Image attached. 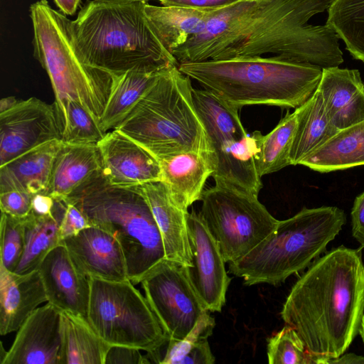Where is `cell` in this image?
<instances>
[{"mask_svg":"<svg viewBox=\"0 0 364 364\" xmlns=\"http://www.w3.org/2000/svg\"><path fill=\"white\" fill-rule=\"evenodd\" d=\"M364 314L361 249L343 245L316 259L292 287L281 311L318 364L343 354Z\"/></svg>","mask_w":364,"mask_h":364,"instance_id":"cell-1","label":"cell"},{"mask_svg":"<svg viewBox=\"0 0 364 364\" xmlns=\"http://www.w3.org/2000/svg\"><path fill=\"white\" fill-rule=\"evenodd\" d=\"M332 0H241L220 14L211 60L263 56L309 63L322 69L343 62L339 38L327 24H308Z\"/></svg>","mask_w":364,"mask_h":364,"instance_id":"cell-2","label":"cell"},{"mask_svg":"<svg viewBox=\"0 0 364 364\" xmlns=\"http://www.w3.org/2000/svg\"><path fill=\"white\" fill-rule=\"evenodd\" d=\"M146 1H88L73 21L79 50L90 65L113 76L178 66L149 23Z\"/></svg>","mask_w":364,"mask_h":364,"instance_id":"cell-3","label":"cell"},{"mask_svg":"<svg viewBox=\"0 0 364 364\" xmlns=\"http://www.w3.org/2000/svg\"><path fill=\"white\" fill-rule=\"evenodd\" d=\"M179 70L229 105L296 109L318 90L323 69L278 56H252L178 64Z\"/></svg>","mask_w":364,"mask_h":364,"instance_id":"cell-4","label":"cell"},{"mask_svg":"<svg viewBox=\"0 0 364 364\" xmlns=\"http://www.w3.org/2000/svg\"><path fill=\"white\" fill-rule=\"evenodd\" d=\"M191 78L178 66L164 70L114 129L159 160L183 152H210L194 105Z\"/></svg>","mask_w":364,"mask_h":364,"instance_id":"cell-5","label":"cell"},{"mask_svg":"<svg viewBox=\"0 0 364 364\" xmlns=\"http://www.w3.org/2000/svg\"><path fill=\"white\" fill-rule=\"evenodd\" d=\"M63 201L74 204L90 225L108 232L119 241L129 279L134 284L140 283L152 267L166 258L160 230L138 186H113L101 173Z\"/></svg>","mask_w":364,"mask_h":364,"instance_id":"cell-6","label":"cell"},{"mask_svg":"<svg viewBox=\"0 0 364 364\" xmlns=\"http://www.w3.org/2000/svg\"><path fill=\"white\" fill-rule=\"evenodd\" d=\"M33 56L46 71L55 94L57 114L66 102L80 103L100 123L114 77L87 64L77 46L73 21L38 0L29 8Z\"/></svg>","mask_w":364,"mask_h":364,"instance_id":"cell-7","label":"cell"},{"mask_svg":"<svg viewBox=\"0 0 364 364\" xmlns=\"http://www.w3.org/2000/svg\"><path fill=\"white\" fill-rule=\"evenodd\" d=\"M346 222L344 211L336 206L303 208L294 216L279 220L258 245L230 262L228 271L242 278L247 286L279 285L325 253Z\"/></svg>","mask_w":364,"mask_h":364,"instance_id":"cell-8","label":"cell"},{"mask_svg":"<svg viewBox=\"0 0 364 364\" xmlns=\"http://www.w3.org/2000/svg\"><path fill=\"white\" fill-rule=\"evenodd\" d=\"M87 321L109 346L146 352L149 363L168 337L147 299L129 280L112 282L90 277Z\"/></svg>","mask_w":364,"mask_h":364,"instance_id":"cell-9","label":"cell"},{"mask_svg":"<svg viewBox=\"0 0 364 364\" xmlns=\"http://www.w3.org/2000/svg\"><path fill=\"white\" fill-rule=\"evenodd\" d=\"M200 200L198 213L228 263L246 255L279 223L258 196L233 187L215 184L204 190Z\"/></svg>","mask_w":364,"mask_h":364,"instance_id":"cell-10","label":"cell"},{"mask_svg":"<svg viewBox=\"0 0 364 364\" xmlns=\"http://www.w3.org/2000/svg\"><path fill=\"white\" fill-rule=\"evenodd\" d=\"M151 309L169 338L183 340L206 312L186 267L164 258L140 282Z\"/></svg>","mask_w":364,"mask_h":364,"instance_id":"cell-11","label":"cell"},{"mask_svg":"<svg viewBox=\"0 0 364 364\" xmlns=\"http://www.w3.org/2000/svg\"><path fill=\"white\" fill-rule=\"evenodd\" d=\"M61 140V128L53 105L36 97L18 100L0 113V166L53 140Z\"/></svg>","mask_w":364,"mask_h":364,"instance_id":"cell-12","label":"cell"},{"mask_svg":"<svg viewBox=\"0 0 364 364\" xmlns=\"http://www.w3.org/2000/svg\"><path fill=\"white\" fill-rule=\"evenodd\" d=\"M187 225L192 262L186 267L188 276L205 309L220 312L231 281L225 259L217 241L194 210L188 215Z\"/></svg>","mask_w":364,"mask_h":364,"instance_id":"cell-13","label":"cell"},{"mask_svg":"<svg viewBox=\"0 0 364 364\" xmlns=\"http://www.w3.org/2000/svg\"><path fill=\"white\" fill-rule=\"evenodd\" d=\"M97 146L102 174L110 184L129 188L161 181L159 160L120 131L107 132Z\"/></svg>","mask_w":364,"mask_h":364,"instance_id":"cell-14","label":"cell"},{"mask_svg":"<svg viewBox=\"0 0 364 364\" xmlns=\"http://www.w3.org/2000/svg\"><path fill=\"white\" fill-rule=\"evenodd\" d=\"M61 311L47 302L25 320L1 364H58Z\"/></svg>","mask_w":364,"mask_h":364,"instance_id":"cell-15","label":"cell"},{"mask_svg":"<svg viewBox=\"0 0 364 364\" xmlns=\"http://www.w3.org/2000/svg\"><path fill=\"white\" fill-rule=\"evenodd\" d=\"M61 243L77 269L88 277L112 282L129 279L122 248L108 232L90 225Z\"/></svg>","mask_w":364,"mask_h":364,"instance_id":"cell-16","label":"cell"},{"mask_svg":"<svg viewBox=\"0 0 364 364\" xmlns=\"http://www.w3.org/2000/svg\"><path fill=\"white\" fill-rule=\"evenodd\" d=\"M38 270L46 289L47 302L87 319L90 277L77 269L64 244L60 243L50 250Z\"/></svg>","mask_w":364,"mask_h":364,"instance_id":"cell-17","label":"cell"},{"mask_svg":"<svg viewBox=\"0 0 364 364\" xmlns=\"http://www.w3.org/2000/svg\"><path fill=\"white\" fill-rule=\"evenodd\" d=\"M263 135L259 131L226 141L213 149L215 184L233 187L256 196L262 187L257 161Z\"/></svg>","mask_w":364,"mask_h":364,"instance_id":"cell-18","label":"cell"},{"mask_svg":"<svg viewBox=\"0 0 364 364\" xmlns=\"http://www.w3.org/2000/svg\"><path fill=\"white\" fill-rule=\"evenodd\" d=\"M145 197L160 230L166 258L191 267L187 218L188 212L173 200L164 182L154 181L138 186Z\"/></svg>","mask_w":364,"mask_h":364,"instance_id":"cell-19","label":"cell"},{"mask_svg":"<svg viewBox=\"0 0 364 364\" xmlns=\"http://www.w3.org/2000/svg\"><path fill=\"white\" fill-rule=\"evenodd\" d=\"M318 90L326 112L339 130L364 120V84L358 70L323 68Z\"/></svg>","mask_w":364,"mask_h":364,"instance_id":"cell-20","label":"cell"},{"mask_svg":"<svg viewBox=\"0 0 364 364\" xmlns=\"http://www.w3.org/2000/svg\"><path fill=\"white\" fill-rule=\"evenodd\" d=\"M48 301L38 269L28 274H17L0 264V333L17 331L25 320Z\"/></svg>","mask_w":364,"mask_h":364,"instance_id":"cell-21","label":"cell"},{"mask_svg":"<svg viewBox=\"0 0 364 364\" xmlns=\"http://www.w3.org/2000/svg\"><path fill=\"white\" fill-rule=\"evenodd\" d=\"M161 181L175 203L182 209L200 200L207 179L215 170L210 152L188 151L159 160Z\"/></svg>","mask_w":364,"mask_h":364,"instance_id":"cell-22","label":"cell"},{"mask_svg":"<svg viewBox=\"0 0 364 364\" xmlns=\"http://www.w3.org/2000/svg\"><path fill=\"white\" fill-rule=\"evenodd\" d=\"M102 173L97 144L63 142L53 161L48 194L64 200L94 176Z\"/></svg>","mask_w":364,"mask_h":364,"instance_id":"cell-23","label":"cell"},{"mask_svg":"<svg viewBox=\"0 0 364 364\" xmlns=\"http://www.w3.org/2000/svg\"><path fill=\"white\" fill-rule=\"evenodd\" d=\"M63 144L53 140L0 166V192L26 191L32 195L47 193L54 159Z\"/></svg>","mask_w":364,"mask_h":364,"instance_id":"cell-24","label":"cell"},{"mask_svg":"<svg viewBox=\"0 0 364 364\" xmlns=\"http://www.w3.org/2000/svg\"><path fill=\"white\" fill-rule=\"evenodd\" d=\"M61 345L58 364H105L110 346L87 319L61 311Z\"/></svg>","mask_w":364,"mask_h":364,"instance_id":"cell-25","label":"cell"},{"mask_svg":"<svg viewBox=\"0 0 364 364\" xmlns=\"http://www.w3.org/2000/svg\"><path fill=\"white\" fill-rule=\"evenodd\" d=\"M300 164L320 173L364 165V120L340 130Z\"/></svg>","mask_w":364,"mask_h":364,"instance_id":"cell-26","label":"cell"},{"mask_svg":"<svg viewBox=\"0 0 364 364\" xmlns=\"http://www.w3.org/2000/svg\"><path fill=\"white\" fill-rule=\"evenodd\" d=\"M63 200H56L53 213L39 216L30 213L23 219L24 248L14 272L28 274L38 269L42 260L61 243L60 228L65 211Z\"/></svg>","mask_w":364,"mask_h":364,"instance_id":"cell-27","label":"cell"},{"mask_svg":"<svg viewBox=\"0 0 364 364\" xmlns=\"http://www.w3.org/2000/svg\"><path fill=\"white\" fill-rule=\"evenodd\" d=\"M144 12L160 41L171 53L203 30L212 11L146 2Z\"/></svg>","mask_w":364,"mask_h":364,"instance_id":"cell-28","label":"cell"},{"mask_svg":"<svg viewBox=\"0 0 364 364\" xmlns=\"http://www.w3.org/2000/svg\"><path fill=\"white\" fill-rule=\"evenodd\" d=\"M296 110L298 122L290 152L291 165L300 164L340 131L326 112L318 90Z\"/></svg>","mask_w":364,"mask_h":364,"instance_id":"cell-29","label":"cell"},{"mask_svg":"<svg viewBox=\"0 0 364 364\" xmlns=\"http://www.w3.org/2000/svg\"><path fill=\"white\" fill-rule=\"evenodd\" d=\"M163 71L130 70L114 77L100 122L105 132L114 129L127 117Z\"/></svg>","mask_w":364,"mask_h":364,"instance_id":"cell-30","label":"cell"},{"mask_svg":"<svg viewBox=\"0 0 364 364\" xmlns=\"http://www.w3.org/2000/svg\"><path fill=\"white\" fill-rule=\"evenodd\" d=\"M215 319L206 311L183 339L168 338L154 363L160 364H213L215 357L208 338L213 334Z\"/></svg>","mask_w":364,"mask_h":364,"instance_id":"cell-31","label":"cell"},{"mask_svg":"<svg viewBox=\"0 0 364 364\" xmlns=\"http://www.w3.org/2000/svg\"><path fill=\"white\" fill-rule=\"evenodd\" d=\"M356 60L364 63V0H332L326 23Z\"/></svg>","mask_w":364,"mask_h":364,"instance_id":"cell-32","label":"cell"},{"mask_svg":"<svg viewBox=\"0 0 364 364\" xmlns=\"http://www.w3.org/2000/svg\"><path fill=\"white\" fill-rule=\"evenodd\" d=\"M297 122L296 109L294 112L287 113L270 132L263 135L257 161L261 177L291 165L290 152Z\"/></svg>","mask_w":364,"mask_h":364,"instance_id":"cell-33","label":"cell"},{"mask_svg":"<svg viewBox=\"0 0 364 364\" xmlns=\"http://www.w3.org/2000/svg\"><path fill=\"white\" fill-rule=\"evenodd\" d=\"M58 117L63 143L97 144L107 134L94 117L75 100H68Z\"/></svg>","mask_w":364,"mask_h":364,"instance_id":"cell-34","label":"cell"},{"mask_svg":"<svg viewBox=\"0 0 364 364\" xmlns=\"http://www.w3.org/2000/svg\"><path fill=\"white\" fill-rule=\"evenodd\" d=\"M269 364H318V358L311 355L291 326L286 325L267 341Z\"/></svg>","mask_w":364,"mask_h":364,"instance_id":"cell-35","label":"cell"},{"mask_svg":"<svg viewBox=\"0 0 364 364\" xmlns=\"http://www.w3.org/2000/svg\"><path fill=\"white\" fill-rule=\"evenodd\" d=\"M24 248L23 219L1 213L0 264L14 272Z\"/></svg>","mask_w":364,"mask_h":364,"instance_id":"cell-36","label":"cell"},{"mask_svg":"<svg viewBox=\"0 0 364 364\" xmlns=\"http://www.w3.org/2000/svg\"><path fill=\"white\" fill-rule=\"evenodd\" d=\"M32 197V194L20 190L0 192L1 212L24 219L31 212Z\"/></svg>","mask_w":364,"mask_h":364,"instance_id":"cell-37","label":"cell"},{"mask_svg":"<svg viewBox=\"0 0 364 364\" xmlns=\"http://www.w3.org/2000/svg\"><path fill=\"white\" fill-rule=\"evenodd\" d=\"M65 203L66 208L60 228L61 242L64 239L75 235L90 226L87 218L77 206L68 202Z\"/></svg>","mask_w":364,"mask_h":364,"instance_id":"cell-38","label":"cell"},{"mask_svg":"<svg viewBox=\"0 0 364 364\" xmlns=\"http://www.w3.org/2000/svg\"><path fill=\"white\" fill-rule=\"evenodd\" d=\"M139 349L124 346H110L105 364H144L150 363L148 358Z\"/></svg>","mask_w":364,"mask_h":364,"instance_id":"cell-39","label":"cell"},{"mask_svg":"<svg viewBox=\"0 0 364 364\" xmlns=\"http://www.w3.org/2000/svg\"><path fill=\"white\" fill-rule=\"evenodd\" d=\"M163 6H180L203 11H213L241 0H156Z\"/></svg>","mask_w":364,"mask_h":364,"instance_id":"cell-40","label":"cell"},{"mask_svg":"<svg viewBox=\"0 0 364 364\" xmlns=\"http://www.w3.org/2000/svg\"><path fill=\"white\" fill-rule=\"evenodd\" d=\"M350 218L352 235L361 248H364V191L355 197Z\"/></svg>","mask_w":364,"mask_h":364,"instance_id":"cell-41","label":"cell"},{"mask_svg":"<svg viewBox=\"0 0 364 364\" xmlns=\"http://www.w3.org/2000/svg\"><path fill=\"white\" fill-rule=\"evenodd\" d=\"M55 200L48 193H38L33 195L31 213L36 215H49L53 213Z\"/></svg>","mask_w":364,"mask_h":364,"instance_id":"cell-42","label":"cell"},{"mask_svg":"<svg viewBox=\"0 0 364 364\" xmlns=\"http://www.w3.org/2000/svg\"><path fill=\"white\" fill-rule=\"evenodd\" d=\"M364 364V356L355 353H343L337 358H329L327 364Z\"/></svg>","mask_w":364,"mask_h":364,"instance_id":"cell-43","label":"cell"},{"mask_svg":"<svg viewBox=\"0 0 364 364\" xmlns=\"http://www.w3.org/2000/svg\"><path fill=\"white\" fill-rule=\"evenodd\" d=\"M55 5L66 16H73L80 6L81 0H53Z\"/></svg>","mask_w":364,"mask_h":364,"instance_id":"cell-44","label":"cell"},{"mask_svg":"<svg viewBox=\"0 0 364 364\" xmlns=\"http://www.w3.org/2000/svg\"><path fill=\"white\" fill-rule=\"evenodd\" d=\"M19 100H17L14 97H7L2 98L0 101V113L4 112L11 108H12Z\"/></svg>","mask_w":364,"mask_h":364,"instance_id":"cell-45","label":"cell"},{"mask_svg":"<svg viewBox=\"0 0 364 364\" xmlns=\"http://www.w3.org/2000/svg\"><path fill=\"white\" fill-rule=\"evenodd\" d=\"M99 1L104 2H110V3H129V2H135V1H146L147 2L149 0H96Z\"/></svg>","mask_w":364,"mask_h":364,"instance_id":"cell-46","label":"cell"},{"mask_svg":"<svg viewBox=\"0 0 364 364\" xmlns=\"http://www.w3.org/2000/svg\"><path fill=\"white\" fill-rule=\"evenodd\" d=\"M358 333L360 334V336L362 338V341L364 343V314H363L362 320H361Z\"/></svg>","mask_w":364,"mask_h":364,"instance_id":"cell-47","label":"cell"}]
</instances>
